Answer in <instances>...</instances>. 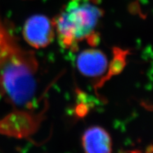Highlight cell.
<instances>
[{
  "label": "cell",
  "mask_w": 153,
  "mask_h": 153,
  "mask_svg": "<svg viewBox=\"0 0 153 153\" xmlns=\"http://www.w3.org/2000/svg\"><path fill=\"white\" fill-rule=\"evenodd\" d=\"M37 68L34 53L19 45L0 18V98L17 108L31 107Z\"/></svg>",
  "instance_id": "6da1fadb"
},
{
  "label": "cell",
  "mask_w": 153,
  "mask_h": 153,
  "mask_svg": "<svg viewBox=\"0 0 153 153\" xmlns=\"http://www.w3.org/2000/svg\"><path fill=\"white\" fill-rule=\"evenodd\" d=\"M103 11L89 0H71L53 21L61 45L71 49L87 38L92 43Z\"/></svg>",
  "instance_id": "7a4b0ae2"
},
{
  "label": "cell",
  "mask_w": 153,
  "mask_h": 153,
  "mask_svg": "<svg viewBox=\"0 0 153 153\" xmlns=\"http://www.w3.org/2000/svg\"><path fill=\"white\" fill-rule=\"evenodd\" d=\"M23 36L27 44L36 49L45 47L54 39L53 22L45 16H31L24 26Z\"/></svg>",
  "instance_id": "3957f363"
},
{
  "label": "cell",
  "mask_w": 153,
  "mask_h": 153,
  "mask_svg": "<svg viewBox=\"0 0 153 153\" xmlns=\"http://www.w3.org/2000/svg\"><path fill=\"white\" fill-rule=\"evenodd\" d=\"M107 57L102 51L96 49L84 51L76 59V66L85 76H98L107 69Z\"/></svg>",
  "instance_id": "277c9868"
},
{
  "label": "cell",
  "mask_w": 153,
  "mask_h": 153,
  "mask_svg": "<svg viewBox=\"0 0 153 153\" xmlns=\"http://www.w3.org/2000/svg\"><path fill=\"white\" fill-rule=\"evenodd\" d=\"M82 142L86 152L104 153L112 151L111 136L101 127L93 126L88 128L84 133Z\"/></svg>",
  "instance_id": "5b68a950"
}]
</instances>
